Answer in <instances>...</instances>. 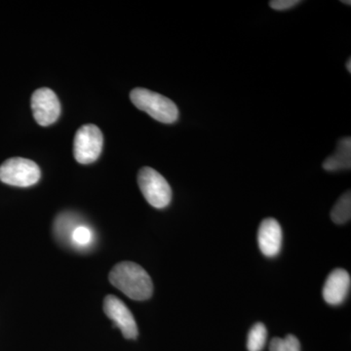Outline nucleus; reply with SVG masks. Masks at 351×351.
Returning a JSON list of instances; mask_svg holds the SVG:
<instances>
[{"label": "nucleus", "instance_id": "f257e3e1", "mask_svg": "<svg viewBox=\"0 0 351 351\" xmlns=\"http://www.w3.org/2000/svg\"><path fill=\"white\" fill-rule=\"evenodd\" d=\"M108 280L112 286L135 301L149 300L154 292L151 276L135 263H117L110 272Z\"/></svg>", "mask_w": 351, "mask_h": 351}, {"label": "nucleus", "instance_id": "f03ea898", "mask_svg": "<svg viewBox=\"0 0 351 351\" xmlns=\"http://www.w3.org/2000/svg\"><path fill=\"white\" fill-rule=\"evenodd\" d=\"M130 99L136 108L161 123H174L179 117V110L174 101L151 90L135 88L131 91Z\"/></svg>", "mask_w": 351, "mask_h": 351}, {"label": "nucleus", "instance_id": "7ed1b4c3", "mask_svg": "<svg viewBox=\"0 0 351 351\" xmlns=\"http://www.w3.org/2000/svg\"><path fill=\"white\" fill-rule=\"evenodd\" d=\"M138 184L145 200L157 209L167 207L172 200V189L165 178L151 167H144L138 174Z\"/></svg>", "mask_w": 351, "mask_h": 351}, {"label": "nucleus", "instance_id": "20e7f679", "mask_svg": "<svg viewBox=\"0 0 351 351\" xmlns=\"http://www.w3.org/2000/svg\"><path fill=\"white\" fill-rule=\"evenodd\" d=\"M40 176L38 164L22 157L7 159L0 166V181L9 186L20 188L34 186L39 181Z\"/></svg>", "mask_w": 351, "mask_h": 351}, {"label": "nucleus", "instance_id": "39448f33", "mask_svg": "<svg viewBox=\"0 0 351 351\" xmlns=\"http://www.w3.org/2000/svg\"><path fill=\"white\" fill-rule=\"evenodd\" d=\"M104 137L99 127L87 124L76 132L73 141V154L76 161L82 164L93 163L103 149Z\"/></svg>", "mask_w": 351, "mask_h": 351}, {"label": "nucleus", "instance_id": "423d86ee", "mask_svg": "<svg viewBox=\"0 0 351 351\" xmlns=\"http://www.w3.org/2000/svg\"><path fill=\"white\" fill-rule=\"evenodd\" d=\"M34 117L39 125L49 126L59 119L61 104L49 88H39L32 96Z\"/></svg>", "mask_w": 351, "mask_h": 351}, {"label": "nucleus", "instance_id": "0eeeda50", "mask_svg": "<svg viewBox=\"0 0 351 351\" xmlns=\"http://www.w3.org/2000/svg\"><path fill=\"white\" fill-rule=\"evenodd\" d=\"M104 311L119 328L124 338L135 339L138 337V327L130 309L115 295H108L104 301Z\"/></svg>", "mask_w": 351, "mask_h": 351}, {"label": "nucleus", "instance_id": "6e6552de", "mask_svg": "<svg viewBox=\"0 0 351 351\" xmlns=\"http://www.w3.org/2000/svg\"><path fill=\"white\" fill-rule=\"evenodd\" d=\"M350 285V276L346 270L334 269L325 281L322 291L323 299L331 306H339L348 298Z\"/></svg>", "mask_w": 351, "mask_h": 351}, {"label": "nucleus", "instance_id": "1a4fd4ad", "mask_svg": "<svg viewBox=\"0 0 351 351\" xmlns=\"http://www.w3.org/2000/svg\"><path fill=\"white\" fill-rule=\"evenodd\" d=\"M282 228L276 219H263L258 232V243L265 257H276L282 247Z\"/></svg>", "mask_w": 351, "mask_h": 351}, {"label": "nucleus", "instance_id": "9d476101", "mask_svg": "<svg viewBox=\"0 0 351 351\" xmlns=\"http://www.w3.org/2000/svg\"><path fill=\"white\" fill-rule=\"evenodd\" d=\"M351 167V138L346 137L339 141L338 147L332 156L323 162V168L328 172L350 170Z\"/></svg>", "mask_w": 351, "mask_h": 351}, {"label": "nucleus", "instance_id": "9b49d317", "mask_svg": "<svg viewBox=\"0 0 351 351\" xmlns=\"http://www.w3.org/2000/svg\"><path fill=\"white\" fill-rule=\"evenodd\" d=\"M351 218V193L346 191L337 201L331 212V219L337 225H343L350 221Z\"/></svg>", "mask_w": 351, "mask_h": 351}, {"label": "nucleus", "instance_id": "f8f14e48", "mask_svg": "<svg viewBox=\"0 0 351 351\" xmlns=\"http://www.w3.org/2000/svg\"><path fill=\"white\" fill-rule=\"evenodd\" d=\"M267 330L263 323H256L251 328L247 339V348L249 351H262L267 343Z\"/></svg>", "mask_w": 351, "mask_h": 351}, {"label": "nucleus", "instance_id": "ddd939ff", "mask_svg": "<svg viewBox=\"0 0 351 351\" xmlns=\"http://www.w3.org/2000/svg\"><path fill=\"white\" fill-rule=\"evenodd\" d=\"M75 223V218L71 215L63 214L60 215L58 217L56 221H55V233L58 235L59 239H68L71 237L73 230H75L77 226L73 225Z\"/></svg>", "mask_w": 351, "mask_h": 351}, {"label": "nucleus", "instance_id": "4468645a", "mask_svg": "<svg viewBox=\"0 0 351 351\" xmlns=\"http://www.w3.org/2000/svg\"><path fill=\"white\" fill-rule=\"evenodd\" d=\"M270 351H301V343L294 335H288L286 338H274L270 341Z\"/></svg>", "mask_w": 351, "mask_h": 351}, {"label": "nucleus", "instance_id": "2eb2a0df", "mask_svg": "<svg viewBox=\"0 0 351 351\" xmlns=\"http://www.w3.org/2000/svg\"><path fill=\"white\" fill-rule=\"evenodd\" d=\"M71 242L77 247H87L93 240V233L85 226H80L73 230Z\"/></svg>", "mask_w": 351, "mask_h": 351}, {"label": "nucleus", "instance_id": "dca6fc26", "mask_svg": "<svg viewBox=\"0 0 351 351\" xmlns=\"http://www.w3.org/2000/svg\"><path fill=\"white\" fill-rule=\"evenodd\" d=\"M300 0H274L269 2V5L274 10L283 11L293 8L300 3Z\"/></svg>", "mask_w": 351, "mask_h": 351}, {"label": "nucleus", "instance_id": "f3484780", "mask_svg": "<svg viewBox=\"0 0 351 351\" xmlns=\"http://www.w3.org/2000/svg\"><path fill=\"white\" fill-rule=\"evenodd\" d=\"M346 69H348V71L351 73V60L350 58L348 59V63H346Z\"/></svg>", "mask_w": 351, "mask_h": 351}, {"label": "nucleus", "instance_id": "a211bd4d", "mask_svg": "<svg viewBox=\"0 0 351 351\" xmlns=\"http://www.w3.org/2000/svg\"><path fill=\"white\" fill-rule=\"evenodd\" d=\"M343 3L348 4V5H350L351 2L350 1H341Z\"/></svg>", "mask_w": 351, "mask_h": 351}]
</instances>
